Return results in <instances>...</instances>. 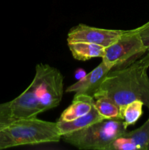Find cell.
Instances as JSON below:
<instances>
[{"instance_id": "1", "label": "cell", "mask_w": 149, "mask_h": 150, "mask_svg": "<svg viewBox=\"0 0 149 150\" xmlns=\"http://www.w3.org/2000/svg\"><path fill=\"white\" fill-rule=\"evenodd\" d=\"M149 63L143 57L130 65L111 70L93 98L105 96L112 99L120 110L134 100L142 101L149 108Z\"/></svg>"}, {"instance_id": "2", "label": "cell", "mask_w": 149, "mask_h": 150, "mask_svg": "<svg viewBox=\"0 0 149 150\" xmlns=\"http://www.w3.org/2000/svg\"><path fill=\"white\" fill-rule=\"evenodd\" d=\"M57 122L33 117L15 120L0 131V149L56 143L61 139Z\"/></svg>"}, {"instance_id": "3", "label": "cell", "mask_w": 149, "mask_h": 150, "mask_svg": "<svg viewBox=\"0 0 149 150\" xmlns=\"http://www.w3.org/2000/svg\"><path fill=\"white\" fill-rule=\"evenodd\" d=\"M127 129L121 120H102L81 130L63 135L61 139L79 149L108 150L111 143Z\"/></svg>"}, {"instance_id": "4", "label": "cell", "mask_w": 149, "mask_h": 150, "mask_svg": "<svg viewBox=\"0 0 149 150\" xmlns=\"http://www.w3.org/2000/svg\"><path fill=\"white\" fill-rule=\"evenodd\" d=\"M30 86L43 112L59 105L64 94V77L58 69L48 64H37Z\"/></svg>"}, {"instance_id": "5", "label": "cell", "mask_w": 149, "mask_h": 150, "mask_svg": "<svg viewBox=\"0 0 149 150\" xmlns=\"http://www.w3.org/2000/svg\"><path fill=\"white\" fill-rule=\"evenodd\" d=\"M147 52L137 29L126 30L112 45L105 48L102 62L111 69L130 65Z\"/></svg>"}, {"instance_id": "6", "label": "cell", "mask_w": 149, "mask_h": 150, "mask_svg": "<svg viewBox=\"0 0 149 150\" xmlns=\"http://www.w3.org/2000/svg\"><path fill=\"white\" fill-rule=\"evenodd\" d=\"M125 32L126 30L102 29L80 23L70 29L67 34V42H87L107 48Z\"/></svg>"}, {"instance_id": "7", "label": "cell", "mask_w": 149, "mask_h": 150, "mask_svg": "<svg viewBox=\"0 0 149 150\" xmlns=\"http://www.w3.org/2000/svg\"><path fill=\"white\" fill-rule=\"evenodd\" d=\"M10 112L13 120H21L37 117L43 112L40 103L29 85L19 96L10 101Z\"/></svg>"}, {"instance_id": "8", "label": "cell", "mask_w": 149, "mask_h": 150, "mask_svg": "<svg viewBox=\"0 0 149 150\" xmlns=\"http://www.w3.org/2000/svg\"><path fill=\"white\" fill-rule=\"evenodd\" d=\"M111 70V67L102 62L83 79L77 80V82L69 86L66 89V92H74V95L82 94L93 98L95 92L97 91L105 78Z\"/></svg>"}, {"instance_id": "9", "label": "cell", "mask_w": 149, "mask_h": 150, "mask_svg": "<svg viewBox=\"0 0 149 150\" xmlns=\"http://www.w3.org/2000/svg\"><path fill=\"white\" fill-rule=\"evenodd\" d=\"M94 98L86 95H74L72 103L61 113L58 121L69 122L90 112L94 106Z\"/></svg>"}, {"instance_id": "10", "label": "cell", "mask_w": 149, "mask_h": 150, "mask_svg": "<svg viewBox=\"0 0 149 150\" xmlns=\"http://www.w3.org/2000/svg\"><path fill=\"white\" fill-rule=\"evenodd\" d=\"M73 58L79 61H87L93 58H102L105 48L102 45L87 42H67Z\"/></svg>"}, {"instance_id": "11", "label": "cell", "mask_w": 149, "mask_h": 150, "mask_svg": "<svg viewBox=\"0 0 149 150\" xmlns=\"http://www.w3.org/2000/svg\"><path fill=\"white\" fill-rule=\"evenodd\" d=\"M102 120L104 119L93 106L90 112L86 114V115L76 119V120L69 122L57 121L56 122L58 125V130H59L61 136H63V135L67 134V133L81 130V129L85 128V127Z\"/></svg>"}, {"instance_id": "12", "label": "cell", "mask_w": 149, "mask_h": 150, "mask_svg": "<svg viewBox=\"0 0 149 150\" xmlns=\"http://www.w3.org/2000/svg\"><path fill=\"white\" fill-rule=\"evenodd\" d=\"M123 136L129 141L136 150H147L149 144V119L139 128L124 132Z\"/></svg>"}, {"instance_id": "13", "label": "cell", "mask_w": 149, "mask_h": 150, "mask_svg": "<svg viewBox=\"0 0 149 150\" xmlns=\"http://www.w3.org/2000/svg\"><path fill=\"white\" fill-rule=\"evenodd\" d=\"M94 107L104 120L120 119V108L112 99L105 96L94 98Z\"/></svg>"}, {"instance_id": "14", "label": "cell", "mask_w": 149, "mask_h": 150, "mask_svg": "<svg viewBox=\"0 0 149 150\" xmlns=\"http://www.w3.org/2000/svg\"><path fill=\"white\" fill-rule=\"evenodd\" d=\"M143 103L138 100L129 103L120 110V119L127 127L134 125L143 115Z\"/></svg>"}, {"instance_id": "15", "label": "cell", "mask_w": 149, "mask_h": 150, "mask_svg": "<svg viewBox=\"0 0 149 150\" xmlns=\"http://www.w3.org/2000/svg\"><path fill=\"white\" fill-rule=\"evenodd\" d=\"M137 29L143 44L147 48L146 55L149 56V21L143 24V26L137 27Z\"/></svg>"}, {"instance_id": "16", "label": "cell", "mask_w": 149, "mask_h": 150, "mask_svg": "<svg viewBox=\"0 0 149 150\" xmlns=\"http://www.w3.org/2000/svg\"><path fill=\"white\" fill-rule=\"evenodd\" d=\"M0 119H4V120H10V121L15 120L11 116L10 102L0 103Z\"/></svg>"}, {"instance_id": "17", "label": "cell", "mask_w": 149, "mask_h": 150, "mask_svg": "<svg viewBox=\"0 0 149 150\" xmlns=\"http://www.w3.org/2000/svg\"><path fill=\"white\" fill-rule=\"evenodd\" d=\"M86 74H87V73H86V71H85L83 69L78 68L76 70L75 73H74V77H75V79H77V80H80V79H83Z\"/></svg>"}, {"instance_id": "18", "label": "cell", "mask_w": 149, "mask_h": 150, "mask_svg": "<svg viewBox=\"0 0 149 150\" xmlns=\"http://www.w3.org/2000/svg\"><path fill=\"white\" fill-rule=\"evenodd\" d=\"M14 121V120H13ZM13 121H10V120H4V119H0V131L5 127L6 125L9 124V123L12 122Z\"/></svg>"}, {"instance_id": "19", "label": "cell", "mask_w": 149, "mask_h": 150, "mask_svg": "<svg viewBox=\"0 0 149 150\" xmlns=\"http://www.w3.org/2000/svg\"><path fill=\"white\" fill-rule=\"evenodd\" d=\"M143 58H144L145 60H147V61L148 62V63H149V56L146 55V54H145V57H143Z\"/></svg>"}, {"instance_id": "20", "label": "cell", "mask_w": 149, "mask_h": 150, "mask_svg": "<svg viewBox=\"0 0 149 150\" xmlns=\"http://www.w3.org/2000/svg\"><path fill=\"white\" fill-rule=\"evenodd\" d=\"M147 150H149V144H148V149Z\"/></svg>"}, {"instance_id": "21", "label": "cell", "mask_w": 149, "mask_h": 150, "mask_svg": "<svg viewBox=\"0 0 149 150\" xmlns=\"http://www.w3.org/2000/svg\"><path fill=\"white\" fill-rule=\"evenodd\" d=\"M148 119H149V118H148Z\"/></svg>"}]
</instances>
